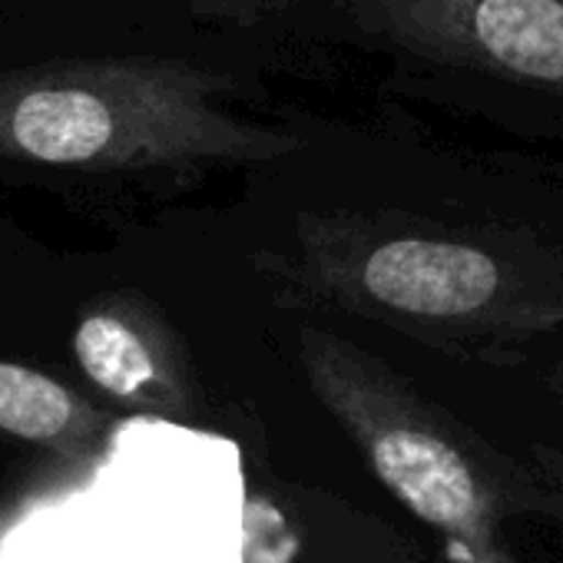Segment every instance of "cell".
Masks as SVG:
<instances>
[{
  "instance_id": "1",
  "label": "cell",
  "mask_w": 563,
  "mask_h": 563,
  "mask_svg": "<svg viewBox=\"0 0 563 563\" xmlns=\"http://www.w3.org/2000/svg\"><path fill=\"white\" fill-rule=\"evenodd\" d=\"M365 289L401 312L464 316L490 302L497 265L467 245L401 239L382 245L365 265Z\"/></svg>"
},
{
  "instance_id": "2",
  "label": "cell",
  "mask_w": 563,
  "mask_h": 563,
  "mask_svg": "<svg viewBox=\"0 0 563 563\" xmlns=\"http://www.w3.org/2000/svg\"><path fill=\"white\" fill-rule=\"evenodd\" d=\"M372 461L378 477L421 520L457 540L481 537V490L454 448L431 434L395 428L378 434V441L372 444Z\"/></svg>"
},
{
  "instance_id": "3",
  "label": "cell",
  "mask_w": 563,
  "mask_h": 563,
  "mask_svg": "<svg viewBox=\"0 0 563 563\" xmlns=\"http://www.w3.org/2000/svg\"><path fill=\"white\" fill-rule=\"evenodd\" d=\"M474 31L481 47L504 67L563 80V4L556 0H481Z\"/></svg>"
},
{
  "instance_id": "4",
  "label": "cell",
  "mask_w": 563,
  "mask_h": 563,
  "mask_svg": "<svg viewBox=\"0 0 563 563\" xmlns=\"http://www.w3.org/2000/svg\"><path fill=\"white\" fill-rule=\"evenodd\" d=\"M84 372L110 395L133 398L153 382V358L130 325L110 316H93L74 339Z\"/></svg>"
},
{
  "instance_id": "5",
  "label": "cell",
  "mask_w": 563,
  "mask_h": 563,
  "mask_svg": "<svg viewBox=\"0 0 563 563\" xmlns=\"http://www.w3.org/2000/svg\"><path fill=\"white\" fill-rule=\"evenodd\" d=\"M74 418V398L41 372L0 365V428L47 441L57 438Z\"/></svg>"
}]
</instances>
